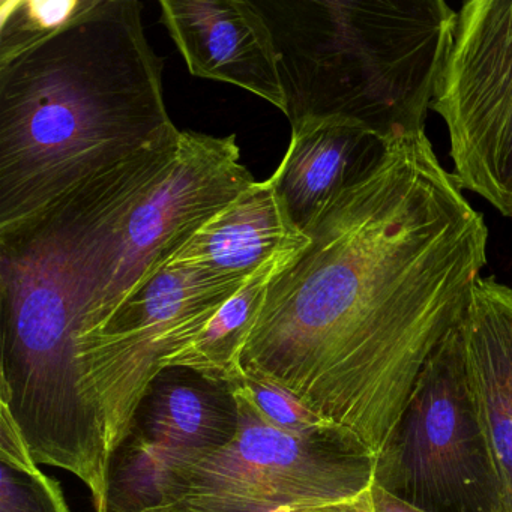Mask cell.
<instances>
[{
	"label": "cell",
	"mask_w": 512,
	"mask_h": 512,
	"mask_svg": "<svg viewBox=\"0 0 512 512\" xmlns=\"http://www.w3.org/2000/svg\"><path fill=\"white\" fill-rule=\"evenodd\" d=\"M143 512H374L371 494L334 505H286V503H245L221 499H181Z\"/></svg>",
	"instance_id": "obj_17"
},
{
	"label": "cell",
	"mask_w": 512,
	"mask_h": 512,
	"mask_svg": "<svg viewBox=\"0 0 512 512\" xmlns=\"http://www.w3.org/2000/svg\"><path fill=\"white\" fill-rule=\"evenodd\" d=\"M431 109L448 128L458 187L512 221V0L460 8Z\"/></svg>",
	"instance_id": "obj_7"
},
{
	"label": "cell",
	"mask_w": 512,
	"mask_h": 512,
	"mask_svg": "<svg viewBox=\"0 0 512 512\" xmlns=\"http://www.w3.org/2000/svg\"><path fill=\"white\" fill-rule=\"evenodd\" d=\"M235 395L236 439L173 470L155 506L181 499L322 506L370 491L374 454L349 431L329 424L313 433H286L268 424L247 398Z\"/></svg>",
	"instance_id": "obj_5"
},
{
	"label": "cell",
	"mask_w": 512,
	"mask_h": 512,
	"mask_svg": "<svg viewBox=\"0 0 512 512\" xmlns=\"http://www.w3.org/2000/svg\"><path fill=\"white\" fill-rule=\"evenodd\" d=\"M373 484L422 512H500L499 481L458 323L428 359L374 455Z\"/></svg>",
	"instance_id": "obj_4"
},
{
	"label": "cell",
	"mask_w": 512,
	"mask_h": 512,
	"mask_svg": "<svg viewBox=\"0 0 512 512\" xmlns=\"http://www.w3.org/2000/svg\"><path fill=\"white\" fill-rule=\"evenodd\" d=\"M292 256L278 257L251 275L250 280L209 320L203 331L170 359L166 368H188L218 382L235 383L244 373L241 368L242 352L259 316L269 281Z\"/></svg>",
	"instance_id": "obj_13"
},
{
	"label": "cell",
	"mask_w": 512,
	"mask_h": 512,
	"mask_svg": "<svg viewBox=\"0 0 512 512\" xmlns=\"http://www.w3.org/2000/svg\"><path fill=\"white\" fill-rule=\"evenodd\" d=\"M290 125L344 118L383 139L425 133L457 11L445 0H260Z\"/></svg>",
	"instance_id": "obj_3"
},
{
	"label": "cell",
	"mask_w": 512,
	"mask_h": 512,
	"mask_svg": "<svg viewBox=\"0 0 512 512\" xmlns=\"http://www.w3.org/2000/svg\"><path fill=\"white\" fill-rule=\"evenodd\" d=\"M371 503H373L374 512H422L421 509L397 499L392 494L386 493L377 485H371L370 488Z\"/></svg>",
	"instance_id": "obj_18"
},
{
	"label": "cell",
	"mask_w": 512,
	"mask_h": 512,
	"mask_svg": "<svg viewBox=\"0 0 512 512\" xmlns=\"http://www.w3.org/2000/svg\"><path fill=\"white\" fill-rule=\"evenodd\" d=\"M137 0H98L0 68V230L179 131Z\"/></svg>",
	"instance_id": "obj_2"
},
{
	"label": "cell",
	"mask_w": 512,
	"mask_h": 512,
	"mask_svg": "<svg viewBox=\"0 0 512 512\" xmlns=\"http://www.w3.org/2000/svg\"><path fill=\"white\" fill-rule=\"evenodd\" d=\"M160 7L161 23L194 77L238 86L286 115L280 55L256 2L163 0Z\"/></svg>",
	"instance_id": "obj_9"
},
{
	"label": "cell",
	"mask_w": 512,
	"mask_h": 512,
	"mask_svg": "<svg viewBox=\"0 0 512 512\" xmlns=\"http://www.w3.org/2000/svg\"><path fill=\"white\" fill-rule=\"evenodd\" d=\"M308 236L287 214L271 179L256 181L209 220L167 265L248 280L272 260L298 253Z\"/></svg>",
	"instance_id": "obj_12"
},
{
	"label": "cell",
	"mask_w": 512,
	"mask_h": 512,
	"mask_svg": "<svg viewBox=\"0 0 512 512\" xmlns=\"http://www.w3.org/2000/svg\"><path fill=\"white\" fill-rule=\"evenodd\" d=\"M98 0H2L0 68L44 46L88 16Z\"/></svg>",
	"instance_id": "obj_15"
},
{
	"label": "cell",
	"mask_w": 512,
	"mask_h": 512,
	"mask_svg": "<svg viewBox=\"0 0 512 512\" xmlns=\"http://www.w3.org/2000/svg\"><path fill=\"white\" fill-rule=\"evenodd\" d=\"M0 512H71L61 485L41 472L4 404H0Z\"/></svg>",
	"instance_id": "obj_14"
},
{
	"label": "cell",
	"mask_w": 512,
	"mask_h": 512,
	"mask_svg": "<svg viewBox=\"0 0 512 512\" xmlns=\"http://www.w3.org/2000/svg\"><path fill=\"white\" fill-rule=\"evenodd\" d=\"M458 331L499 481L500 512H512V287L479 278Z\"/></svg>",
	"instance_id": "obj_11"
},
{
	"label": "cell",
	"mask_w": 512,
	"mask_h": 512,
	"mask_svg": "<svg viewBox=\"0 0 512 512\" xmlns=\"http://www.w3.org/2000/svg\"><path fill=\"white\" fill-rule=\"evenodd\" d=\"M269 281L241 356L374 455L487 265L488 229L427 134L334 197Z\"/></svg>",
	"instance_id": "obj_1"
},
{
	"label": "cell",
	"mask_w": 512,
	"mask_h": 512,
	"mask_svg": "<svg viewBox=\"0 0 512 512\" xmlns=\"http://www.w3.org/2000/svg\"><path fill=\"white\" fill-rule=\"evenodd\" d=\"M248 280L166 265L82 341L83 370L103 413L109 463L155 377Z\"/></svg>",
	"instance_id": "obj_6"
},
{
	"label": "cell",
	"mask_w": 512,
	"mask_h": 512,
	"mask_svg": "<svg viewBox=\"0 0 512 512\" xmlns=\"http://www.w3.org/2000/svg\"><path fill=\"white\" fill-rule=\"evenodd\" d=\"M238 431L239 406L230 383L188 368L161 371L110 458L106 512L154 508L173 470L221 451Z\"/></svg>",
	"instance_id": "obj_8"
},
{
	"label": "cell",
	"mask_w": 512,
	"mask_h": 512,
	"mask_svg": "<svg viewBox=\"0 0 512 512\" xmlns=\"http://www.w3.org/2000/svg\"><path fill=\"white\" fill-rule=\"evenodd\" d=\"M389 145L376 131L350 119H302L292 125L289 148L269 179L287 214L305 233L337 194L382 163Z\"/></svg>",
	"instance_id": "obj_10"
},
{
	"label": "cell",
	"mask_w": 512,
	"mask_h": 512,
	"mask_svg": "<svg viewBox=\"0 0 512 512\" xmlns=\"http://www.w3.org/2000/svg\"><path fill=\"white\" fill-rule=\"evenodd\" d=\"M236 394L247 398L268 424L290 434H307L329 425L311 412L292 394L266 380L254 379L242 373L232 383Z\"/></svg>",
	"instance_id": "obj_16"
}]
</instances>
